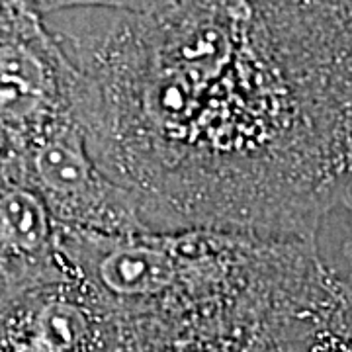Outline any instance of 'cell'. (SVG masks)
<instances>
[{"instance_id": "6da1fadb", "label": "cell", "mask_w": 352, "mask_h": 352, "mask_svg": "<svg viewBox=\"0 0 352 352\" xmlns=\"http://www.w3.org/2000/svg\"><path fill=\"white\" fill-rule=\"evenodd\" d=\"M327 296L286 289L176 319H118L110 352H309Z\"/></svg>"}, {"instance_id": "7a4b0ae2", "label": "cell", "mask_w": 352, "mask_h": 352, "mask_svg": "<svg viewBox=\"0 0 352 352\" xmlns=\"http://www.w3.org/2000/svg\"><path fill=\"white\" fill-rule=\"evenodd\" d=\"M16 161L59 227L92 233L147 231L135 196L88 149L75 116H65L20 145Z\"/></svg>"}, {"instance_id": "3957f363", "label": "cell", "mask_w": 352, "mask_h": 352, "mask_svg": "<svg viewBox=\"0 0 352 352\" xmlns=\"http://www.w3.org/2000/svg\"><path fill=\"white\" fill-rule=\"evenodd\" d=\"M118 319L69 270L0 305V352H110Z\"/></svg>"}, {"instance_id": "277c9868", "label": "cell", "mask_w": 352, "mask_h": 352, "mask_svg": "<svg viewBox=\"0 0 352 352\" xmlns=\"http://www.w3.org/2000/svg\"><path fill=\"white\" fill-rule=\"evenodd\" d=\"M175 0H30L28 6L39 16L65 10H100L118 14H151Z\"/></svg>"}, {"instance_id": "5b68a950", "label": "cell", "mask_w": 352, "mask_h": 352, "mask_svg": "<svg viewBox=\"0 0 352 352\" xmlns=\"http://www.w3.org/2000/svg\"><path fill=\"white\" fill-rule=\"evenodd\" d=\"M323 325L352 340V286L337 276L335 270L331 274V296Z\"/></svg>"}, {"instance_id": "8992f818", "label": "cell", "mask_w": 352, "mask_h": 352, "mask_svg": "<svg viewBox=\"0 0 352 352\" xmlns=\"http://www.w3.org/2000/svg\"><path fill=\"white\" fill-rule=\"evenodd\" d=\"M339 210L344 212V239H342V258L346 263V272L337 274L349 286H352V182L344 190V196L339 204Z\"/></svg>"}, {"instance_id": "52a82bcc", "label": "cell", "mask_w": 352, "mask_h": 352, "mask_svg": "<svg viewBox=\"0 0 352 352\" xmlns=\"http://www.w3.org/2000/svg\"><path fill=\"white\" fill-rule=\"evenodd\" d=\"M309 352H352V340L321 325L314 335Z\"/></svg>"}, {"instance_id": "ba28073f", "label": "cell", "mask_w": 352, "mask_h": 352, "mask_svg": "<svg viewBox=\"0 0 352 352\" xmlns=\"http://www.w3.org/2000/svg\"><path fill=\"white\" fill-rule=\"evenodd\" d=\"M22 2H24V4H28V2H30V0H22Z\"/></svg>"}]
</instances>
